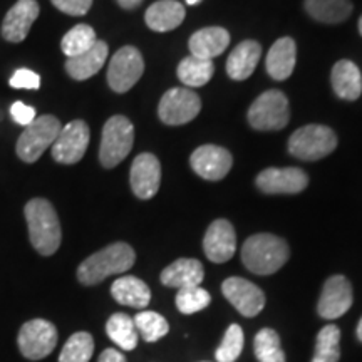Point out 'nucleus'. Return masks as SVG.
Masks as SVG:
<instances>
[{"mask_svg":"<svg viewBox=\"0 0 362 362\" xmlns=\"http://www.w3.org/2000/svg\"><path fill=\"white\" fill-rule=\"evenodd\" d=\"M107 44L104 40H96V44L88 51L76 57H69L66 62V72L76 81H86L93 78L103 69L104 62L107 61Z\"/></svg>","mask_w":362,"mask_h":362,"instance_id":"6ab92c4d","label":"nucleus"},{"mask_svg":"<svg viewBox=\"0 0 362 362\" xmlns=\"http://www.w3.org/2000/svg\"><path fill=\"white\" fill-rule=\"evenodd\" d=\"M134 144V126L126 116H112L103 128L99 161L104 168L111 170L126 160Z\"/></svg>","mask_w":362,"mask_h":362,"instance_id":"20e7f679","label":"nucleus"},{"mask_svg":"<svg viewBox=\"0 0 362 362\" xmlns=\"http://www.w3.org/2000/svg\"><path fill=\"white\" fill-rule=\"evenodd\" d=\"M144 61L141 52L133 45H124L112 56L107 67V84L115 93H128L141 79Z\"/></svg>","mask_w":362,"mask_h":362,"instance_id":"1a4fd4ad","label":"nucleus"},{"mask_svg":"<svg viewBox=\"0 0 362 362\" xmlns=\"http://www.w3.org/2000/svg\"><path fill=\"white\" fill-rule=\"evenodd\" d=\"M288 245L277 235L259 233L245 240L242 248V262L252 274L272 275L282 269L288 260Z\"/></svg>","mask_w":362,"mask_h":362,"instance_id":"7ed1b4c3","label":"nucleus"},{"mask_svg":"<svg viewBox=\"0 0 362 362\" xmlns=\"http://www.w3.org/2000/svg\"><path fill=\"white\" fill-rule=\"evenodd\" d=\"M297 45L292 37H282L270 47L267 54V72L272 79L285 81L292 76L296 69Z\"/></svg>","mask_w":362,"mask_h":362,"instance_id":"aec40b11","label":"nucleus"},{"mask_svg":"<svg viewBox=\"0 0 362 362\" xmlns=\"http://www.w3.org/2000/svg\"><path fill=\"white\" fill-rule=\"evenodd\" d=\"M359 33H361V35H362V17L359 19Z\"/></svg>","mask_w":362,"mask_h":362,"instance_id":"c03bdc74","label":"nucleus"},{"mask_svg":"<svg viewBox=\"0 0 362 362\" xmlns=\"http://www.w3.org/2000/svg\"><path fill=\"white\" fill-rule=\"evenodd\" d=\"M131 189L139 200H151L161 183L160 160L151 153H141L134 158L129 171Z\"/></svg>","mask_w":362,"mask_h":362,"instance_id":"2eb2a0df","label":"nucleus"},{"mask_svg":"<svg viewBox=\"0 0 362 362\" xmlns=\"http://www.w3.org/2000/svg\"><path fill=\"white\" fill-rule=\"evenodd\" d=\"M341 330L337 325L329 324L320 329L315 342V354L312 362H337L341 357Z\"/></svg>","mask_w":362,"mask_h":362,"instance_id":"c756f323","label":"nucleus"},{"mask_svg":"<svg viewBox=\"0 0 362 362\" xmlns=\"http://www.w3.org/2000/svg\"><path fill=\"white\" fill-rule=\"evenodd\" d=\"M352 285L344 275H334L325 280L322 293H320L317 312L322 319H339L352 307Z\"/></svg>","mask_w":362,"mask_h":362,"instance_id":"4468645a","label":"nucleus"},{"mask_svg":"<svg viewBox=\"0 0 362 362\" xmlns=\"http://www.w3.org/2000/svg\"><path fill=\"white\" fill-rule=\"evenodd\" d=\"M291 119L288 99L282 90L270 89L260 94L248 110V123L253 129L279 131L284 129Z\"/></svg>","mask_w":362,"mask_h":362,"instance_id":"0eeeda50","label":"nucleus"},{"mask_svg":"<svg viewBox=\"0 0 362 362\" xmlns=\"http://www.w3.org/2000/svg\"><path fill=\"white\" fill-rule=\"evenodd\" d=\"M305 11L312 19L324 24H341L352 13L351 0H305Z\"/></svg>","mask_w":362,"mask_h":362,"instance_id":"bb28decb","label":"nucleus"},{"mask_svg":"<svg viewBox=\"0 0 362 362\" xmlns=\"http://www.w3.org/2000/svg\"><path fill=\"white\" fill-rule=\"evenodd\" d=\"M98 362H128L123 352H119L117 349H106L99 356Z\"/></svg>","mask_w":362,"mask_h":362,"instance_id":"ea45409f","label":"nucleus"},{"mask_svg":"<svg viewBox=\"0 0 362 362\" xmlns=\"http://www.w3.org/2000/svg\"><path fill=\"white\" fill-rule=\"evenodd\" d=\"M202 0H187V4L188 6H197V4H200Z\"/></svg>","mask_w":362,"mask_h":362,"instance_id":"37998d69","label":"nucleus"},{"mask_svg":"<svg viewBox=\"0 0 362 362\" xmlns=\"http://www.w3.org/2000/svg\"><path fill=\"white\" fill-rule=\"evenodd\" d=\"M203 277L205 270L197 259H178L161 272V284L181 291L200 285Z\"/></svg>","mask_w":362,"mask_h":362,"instance_id":"4be33fe9","label":"nucleus"},{"mask_svg":"<svg viewBox=\"0 0 362 362\" xmlns=\"http://www.w3.org/2000/svg\"><path fill=\"white\" fill-rule=\"evenodd\" d=\"M111 296L117 304L136 307V309H143L151 300V291L148 285L133 275H124L115 280V284L111 285Z\"/></svg>","mask_w":362,"mask_h":362,"instance_id":"a878e982","label":"nucleus"},{"mask_svg":"<svg viewBox=\"0 0 362 362\" xmlns=\"http://www.w3.org/2000/svg\"><path fill=\"white\" fill-rule=\"evenodd\" d=\"M253 349L260 362H285V354L280 347V337L275 330L262 329L253 341Z\"/></svg>","mask_w":362,"mask_h":362,"instance_id":"72a5a7b5","label":"nucleus"},{"mask_svg":"<svg viewBox=\"0 0 362 362\" xmlns=\"http://www.w3.org/2000/svg\"><path fill=\"white\" fill-rule=\"evenodd\" d=\"M203 248H205L208 260L215 264L228 262L237 250V235H235L233 225L228 220H215L208 226L205 238H203Z\"/></svg>","mask_w":362,"mask_h":362,"instance_id":"a211bd4d","label":"nucleus"},{"mask_svg":"<svg viewBox=\"0 0 362 362\" xmlns=\"http://www.w3.org/2000/svg\"><path fill=\"white\" fill-rule=\"evenodd\" d=\"M257 188L267 194H296L304 192L309 176L298 168H267L257 176Z\"/></svg>","mask_w":362,"mask_h":362,"instance_id":"dca6fc26","label":"nucleus"},{"mask_svg":"<svg viewBox=\"0 0 362 362\" xmlns=\"http://www.w3.org/2000/svg\"><path fill=\"white\" fill-rule=\"evenodd\" d=\"M141 2H143V0H117V4H119V6L123 7V8H126V11L136 8Z\"/></svg>","mask_w":362,"mask_h":362,"instance_id":"a19ab883","label":"nucleus"},{"mask_svg":"<svg viewBox=\"0 0 362 362\" xmlns=\"http://www.w3.org/2000/svg\"><path fill=\"white\" fill-rule=\"evenodd\" d=\"M13 89H30L35 90L40 88V76L30 69H17L8 81Z\"/></svg>","mask_w":362,"mask_h":362,"instance_id":"e433bc0d","label":"nucleus"},{"mask_svg":"<svg viewBox=\"0 0 362 362\" xmlns=\"http://www.w3.org/2000/svg\"><path fill=\"white\" fill-rule=\"evenodd\" d=\"M221 292L226 300L245 317H255L264 310L265 293L242 277H230L221 284Z\"/></svg>","mask_w":362,"mask_h":362,"instance_id":"ddd939ff","label":"nucleus"},{"mask_svg":"<svg viewBox=\"0 0 362 362\" xmlns=\"http://www.w3.org/2000/svg\"><path fill=\"white\" fill-rule=\"evenodd\" d=\"M90 131L89 126L83 119H74L69 124L62 126L61 133L52 144L54 161L61 165H74L79 163L86 155V149L89 146Z\"/></svg>","mask_w":362,"mask_h":362,"instance_id":"9b49d317","label":"nucleus"},{"mask_svg":"<svg viewBox=\"0 0 362 362\" xmlns=\"http://www.w3.org/2000/svg\"><path fill=\"white\" fill-rule=\"evenodd\" d=\"M94 354V339L89 332H76L62 347L59 362H89Z\"/></svg>","mask_w":362,"mask_h":362,"instance_id":"2f4dec72","label":"nucleus"},{"mask_svg":"<svg viewBox=\"0 0 362 362\" xmlns=\"http://www.w3.org/2000/svg\"><path fill=\"white\" fill-rule=\"evenodd\" d=\"M230 44V34L223 27H205L189 37V51L192 56L200 59H214L225 52Z\"/></svg>","mask_w":362,"mask_h":362,"instance_id":"5701e85b","label":"nucleus"},{"mask_svg":"<svg viewBox=\"0 0 362 362\" xmlns=\"http://www.w3.org/2000/svg\"><path fill=\"white\" fill-rule=\"evenodd\" d=\"M133 320L138 334L143 337V341L146 342L160 341V339L165 337L170 330V325L166 322V319L158 314V312L143 310L139 312Z\"/></svg>","mask_w":362,"mask_h":362,"instance_id":"473e14b6","label":"nucleus"},{"mask_svg":"<svg viewBox=\"0 0 362 362\" xmlns=\"http://www.w3.org/2000/svg\"><path fill=\"white\" fill-rule=\"evenodd\" d=\"M62 124L56 116L42 115L25 126L17 139V156L24 163H35L49 146H52L61 133Z\"/></svg>","mask_w":362,"mask_h":362,"instance_id":"39448f33","label":"nucleus"},{"mask_svg":"<svg viewBox=\"0 0 362 362\" xmlns=\"http://www.w3.org/2000/svg\"><path fill=\"white\" fill-rule=\"evenodd\" d=\"M357 339L362 342V319L359 320V325H357Z\"/></svg>","mask_w":362,"mask_h":362,"instance_id":"79ce46f5","label":"nucleus"},{"mask_svg":"<svg viewBox=\"0 0 362 362\" xmlns=\"http://www.w3.org/2000/svg\"><path fill=\"white\" fill-rule=\"evenodd\" d=\"M185 16V7L176 0H158L144 13V21L155 33H170L181 25Z\"/></svg>","mask_w":362,"mask_h":362,"instance_id":"b1692460","label":"nucleus"},{"mask_svg":"<svg viewBox=\"0 0 362 362\" xmlns=\"http://www.w3.org/2000/svg\"><path fill=\"white\" fill-rule=\"evenodd\" d=\"M51 2L59 11L72 17L86 16L93 6V0H51Z\"/></svg>","mask_w":362,"mask_h":362,"instance_id":"4c0bfd02","label":"nucleus"},{"mask_svg":"<svg viewBox=\"0 0 362 362\" xmlns=\"http://www.w3.org/2000/svg\"><path fill=\"white\" fill-rule=\"evenodd\" d=\"M243 349V330L240 325L232 324L226 329L225 337L216 349L215 356L218 362H235Z\"/></svg>","mask_w":362,"mask_h":362,"instance_id":"c9c22d12","label":"nucleus"},{"mask_svg":"<svg viewBox=\"0 0 362 362\" xmlns=\"http://www.w3.org/2000/svg\"><path fill=\"white\" fill-rule=\"evenodd\" d=\"M189 165L194 173L202 176L203 180L218 181L232 170L233 156L228 149L216 146V144H203L192 153Z\"/></svg>","mask_w":362,"mask_h":362,"instance_id":"f8f14e48","label":"nucleus"},{"mask_svg":"<svg viewBox=\"0 0 362 362\" xmlns=\"http://www.w3.org/2000/svg\"><path fill=\"white\" fill-rule=\"evenodd\" d=\"M96 40L98 37L93 27L88 24H78L76 27H72L69 33L62 37L61 49L67 56V59L76 57L93 47L96 44Z\"/></svg>","mask_w":362,"mask_h":362,"instance_id":"7c9ffc66","label":"nucleus"},{"mask_svg":"<svg viewBox=\"0 0 362 362\" xmlns=\"http://www.w3.org/2000/svg\"><path fill=\"white\" fill-rule=\"evenodd\" d=\"M202 110V99L192 89L173 88L163 94L158 116L165 124L181 126L193 121Z\"/></svg>","mask_w":362,"mask_h":362,"instance_id":"6e6552de","label":"nucleus"},{"mask_svg":"<svg viewBox=\"0 0 362 362\" xmlns=\"http://www.w3.org/2000/svg\"><path fill=\"white\" fill-rule=\"evenodd\" d=\"M40 7L37 0H17L8 8L2 22V37L7 42L19 44L30 33V27L37 21Z\"/></svg>","mask_w":362,"mask_h":362,"instance_id":"f3484780","label":"nucleus"},{"mask_svg":"<svg viewBox=\"0 0 362 362\" xmlns=\"http://www.w3.org/2000/svg\"><path fill=\"white\" fill-rule=\"evenodd\" d=\"M337 146V136L327 126L307 124L288 139V151L302 161H317L330 155Z\"/></svg>","mask_w":362,"mask_h":362,"instance_id":"423d86ee","label":"nucleus"},{"mask_svg":"<svg viewBox=\"0 0 362 362\" xmlns=\"http://www.w3.org/2000/svg\"><path fill=\"white\" fill-rule=\"evenodd\" d=\"M211 297L205 288H202L200 285L197 287H188V288H181L176 293V307L181 314H197L203 309H206L210 305Z\"/></svg>","mask_w":362,"mask_h":362,"instance_id":"f704fd0d","label":"nucleus"},{"mask_svg":"<svg viewBox=\"0 0 362 362\" xmlns=\"http://www.w3.org/2000/svg\"><path fill=\"white\" fill-rule=\"evenodd\" d=\"M214 61L194 56L185 57L183 61L180 62L178 69H176V74H178L180 81L187 86V88H202V86H205L208 81L214 78Z\"/></svg>","mask_w":362,"mask_h":362,"instance_id":"cd10ccee","label":"nucleus"},{"mask_svg":"<svg viewBox=\"0 0 362 362\" xmlns=\"http://www.w3.org/2000/svg\"><path fill=\"white\" fill-rule=\"evenodd\" d=\"M136 253L124 242H116L88 257L78 267V280L83 285H98L111 275L124 274L134 265Z\"/></svg>","mask_w":362,"mask_h":362,"instance_id":"f03ea898","label":"nucleus"},{"mask_svg":"<svg viewBox=\"0 0 362 362\" xmlns=\"http://www.w3.org/2000/svg\"><path fill=\"white\" fill-rule=\"evenodd\" d=\"M262 47L257 40H243L230 54L226 61V74L233 81H245L250 78L259 64Z\"/></svg>","mask_w":362,"mask_h":362,"instance_id":"412c9836","label":"nucleus"},{"mask_svg":"<svg viewBox=\"0 0 362 362\" xmlns=\"http://www.w3.org/2000/svg\"><path fill=\"white\" fill-rule=\"evenodd\" d=\"M21 354L29 361H40L54 351L57 344L56 325L44 319L29 320L22 325L17 337Z\"/></svg>","mask_w":362,"mask_h":362,"instance_id":"9d476101","label":"nucleus"},{"mask_svg":"<svg viewBox=\"0 0 362 362\" xmlns=\"http://www.w3.org/2000/svg\"><path fill=\"white\" fill-rule=\"evenodd\" d=\"M107 337L123 351H133L138 346V330H136L133 317L123 312L112 314L106 324Z\"/></svg>","mask_w":362,"mask_h":362,"instance_id":"c85d7f7f","label":"nucleus"},{"mask_svg":"<svg viewBox=\"0 0 362 362\" xmlns=\"http://www.w3.org/2000/svg\"><path fill=\"white\" fill-rule=\"evenodd\" d=\"M24 215L29 228V240L40 255H54L61 247L62 232L59 216L52 203L45 198H33L27 202Z\"/></svg>","mask_w":362,"mask_h":362,"instance_id":"f257e3e1","label":"nucleus"},{"mask_svg":"<svg viewBox=\"0 0 362 362\" xmlns=\"http://www.w3.org/2000/svg\"><path fill=\"white\" fill-rule=\"evenodd\" d=\"M11 116L17 124L24 126V128H25V126H29L35 119V117H37L34 107L27 106V104H24L22 101H16L12 104V106H11Z\"/></svg>","mask_w":362,"mask_h":362,"instance_id":"58836bf2","label":"nucleus"},{"mask_svg":"<svg viewBox=\"0 0 362 362\" xmlns=\"http://www.w3.org/2000/svg\"><path fill=\"white\" fill-rule=\"evenodd\" d=\"M334 93L346 101H356L362 94V76L359 67L352 61H339L330 74Z\"/></svg>","mask_w":362,"mask_h":362,"instance_id":"393cba45","label":"nucleus"}]
</instances>
